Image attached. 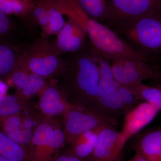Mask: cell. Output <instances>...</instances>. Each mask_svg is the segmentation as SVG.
Here are the masks:
<instances>
[{"label": "cell", "instance_id": "3957f363", "mask_svg": "<svg viewBox=\"0 0 161 161\" xmlns=\"http://www.w3.org/2000/svg\"><path fill=\"white\" fill-rule=\"evenodd\" d=\"M112 30L149 62L155 58L161 59V11Z\"/></svg>", "mask_w": 161, "mask_h": 161}, {"label": "cell", "instance_id": "603a6c76", "mask_svg": "<svg viewBox=\"0 0 161 161\" xmlns=\"http://www.w3.org/2000/svg\"><path fill=\"white\" fill-rule=\"evenodd\" d=\"M65 23L63 15L50 0L48 23L47 25L41 30V37L47 39L52 35H57L63 28Z\"/></svg>", "mask_w": 161, "mask_h": 161}, {"label": "cell", "instance_id": "9a60e30c", "mask_svg": "<svg viewBox=\"0 0 161 161\" xmlns=\"http://www.w3.org/2000/svg\"><path fill=\"white\" fill-rule=\"evenodd\" d=\"M136 152L148 161H160L161 155V129L148 132L139 141Z\"/></svg>", "mask_w": 161, "mask_h": 161}, {"label": "cell", "instance_id": "6da1fadb", "mask_svg": "<svg viewBox=\"0 0 161 161\" xmlns=\"http://www.w3.org/2000/svg\"><path fill=\"white\" fill-rule=\"evenodd\" d=\"M58 10L75 21L86 32L91 47L112 62L121 58L147 60L130 48L109 27L92 19L84 10L78 0H51Z\"/></svg>", "mask_w": 161, "mask_h": 161}, {"label": "cell", "instance_id": "e0dca14e", "mask_svg": "<svg viewBox=\"0 0 161 161\" xmlns=\"http://www.w3.org/2000/svg\"><path fill=\"white\" fill-rule=\"evenodd\" d=\"M0 155L9 161H30L26 148L0 132Z\"/></svg>", "mask_w": 161, "mask_h": 161}, {"label": "cell", "instance_id": "8fae6325", "mask_svg": "<svg viewBox=\"0 0 161 161\" xmlns=\"http://www.w3.org/2000/svg\"><path fill=\"white\" fill-rule=\"evenodd\" d=\"M39 110L43 118L53 119L64 114L73 103L67 100L64 94L53 83H47L40 93Z\"/></svg>", "mask_w": 161, "mask_h": 161}, {"label": "cell", "instance_id": "52a82bcc", "mask_svg": "<svg viewBox=\"0 0 161 161\" xmlns=\"http://www.w3.org/2000/svg\"><path fill=\"white\" fill-rule=\"evenodd\" d=\"M105 25L112 29L161 11V0H108Z\"/></svg>", "mask_w": 161, "mask_h": 161}, {"label": "cell", "instance_id": "277c9868", "mask_svg": "<svg viewBox=\"0 0 161 161\" xmlns=\"http://www.w3.org/2000/svg\"><path fill=\"white\" fill-rule=\"evenodd\" d=\"M47 39L41 37L24 46L17 68L45 79L61 77L65 69V60Z\"/></svg>", "mask_w": 161, "mask_h": 161}, {"label": "cell", "instance_id": "2e32d148", "mask_svg": "<svg viewBox=\"0 0 161 161\" xmlns=\"http://www.w3.org/2000/svg\"><path fill=\"white\" fill-rule=\"evenodd\" d=\"M102 128L84 133L73 143L70 150L77 156L89 161L97 143L98 135Z\"/></svg>", "mask_w": 161, "mask_h": 161}, {"label": "cell", "instance_id": "d6986e66", "mask_svg": "<svg viewBox=\"0 0 161 161\" xmlns=\"http://www.w3.org/2000/svg\"><path fill=\"white\" fill-rule=\"evenodd\" d=\"M30 112L28 100L19 95H3L0 99V117Z\"/></svg>", "mask_w": 161, "mask_h": 161}, {"label": "cell", "instance_id": "8992f818", "mask_svg": "<svg viewBox=\"0 0 161 161\" xmlns=\"http://www.w3.org/2000/svg\"><path fill=\"white\" fill-rule=\"evenodd\" d=\"M62 116L65 140L70 146L85 132L116 124L114 119L96 110L75 103H73Z\"/></svg>", "mask_w": 161, "mask_h": 161}, {"label": "cell", "instance_id": "44dd1931", "mask_svg": "<svg viewBox=\"0 0 161 161\" xmlns=\"http://www.w3.org/2000/svg\"><path fill=\"white\" fill-rule=\"evenodd\" d=\"M23 48L22 47L15 49L6 45H0V77L16 69Z\"/></svg>", "mask_w": 161, "mask_h": 161}, {"label": "cell", "instance_id": "ac0fdd59", "mask_svg": "<svg viewBox=\"0 0 161 161\" xmlns=\"http://www.w3.org/2000/svg\"><path fill=\"white\" fill-rule=\"evenodd\" d=\"M50 0H38L36 6L24 19V25L29 32L40 26L41 30L47 25Z\"/></svg>", "mask_w": 161, "mask_h": 161}, {"label": "cell", "instance_id": "ba28073f", "mask_svg": "<svg viewBox=\"0 0 161 161\" xmlns=\"http://www.w3.org/2000/svg\"><path fill=\"white\" fill-rule=\"evenodd\" d=\"M111 66L115 80L124 86H132L144 80H160L161 71L146 60L121 58L112 61Z\"/></svg>", "mask_w": 161, "mask_h": 161}, {"label": "cell", "instance_id": "7c38bea8", "mask_svg": "<svg viewBox=\"0 0 161 161\" xmlns=\"http://www.w3.org/2000/svg\"><path fill=\"white\" fill-rule=\"evenodd\" d=\"M3 132L12 140L27 150L33 132V118L30 113L3 117Z\"/></svg>", "mask_w": 161, "mask_h": 161}, {"label": "cell", "instance_id": "f1b7e54d", "mask_svg": "<svg viewBox=\"0 0 161 161\" xmlns=\"http://www.w3.org/2000/svg\"><path fill=\"white\" fill-rule=\"evenodd\" d=\"M122 153H121L120 155L115 160L113 161H123L122 158Z\"/></svg>", "mask_w": 161, "mask_h": 161}, {"label": "cell", "instance_id": "484cf974", "mask_svg": "<svg viewBox=\"0 0 161 161\" xmlns=\"http://www.w3.org/2000/svg\"><path fill=\"white\" fill-rule=\"evenodd\" d=\"M10 28V22L7 15L0 10V35L7 32Z\"/></svg>", "mask_w": 161, "mask_h": 161}, {"label": "cell", "instance_id": "30bf717a", "mask_svg": "<svg viewBox=\"0 0 161 161\" xmlns=\"http://www.w3.org/2000/svg\"><path fill=\"white\" fill-rule=\"evenodd\" d=\"M56 36L57 38L52 44L60 55L83 50L87 36L85 31L69 18H68L63 28Z\"/></svg>", "mask_w": 161, "mask_h": 161}, {"label": "cell", "instance_id": "d4e9b609", "mask_svg": "<svg viewBox=\"0 0 161 161\" xmlns=\"http://www.w3.org/2000/svg\"><path fill=\"white\" fill-rule=\"evenodd\" d=\"M52 161H88L85 159L80 158L74 154L70 151L59 153L57 157Z\"/></svg>", "mask_w": 161, "mask_h": 161}, {"label": "cell", "instance_id": "83f0119b", "mask_svg": "<svg viewBox=\"0 0 161 161\" xmlns=\"http://www.w3.org/2000/svg\"><path fill=\"white\" fill-rule=\"evenodd\" d=\"M8 90V86L6 83L0 80V95H5Z\"/></svg>", "mask_w": 161, "mask_h": 161}, {"label": "cell", "instance_id": "5bb4252c", "mask_svg": "<svg viewBox=\"0 0 161 161\" xmlns=\"http://www.w3.org/2000/svg\"><path fill=\"white\" fill-rule=\"evenodd\" d=\"M11 79L18 90L17 95L27 100L39 94L47 84L43 77L20 68L13 72Z\"/></svg>", "mask_w": 161, "mask_h": 161}, {"label": "cell", "instance_id": "cb8c5ba5", "mask_svg": "<svg viewBox=\"0 0 161 161\" xmlns=\"http://www.w3.org/2000/svg\"><path fill=\"white\" fill-rule=\"evenodd\" d=\"M38 0H9L12 14L25 19L36 6Z\"/></svg>", "mask_w": 161, "mask_h": 161}, {"label": "cell", "instance_id": "7402d4cb", "mask_svg": "<svg viewBox=\"0 0 161 161\" xmlns=\"http://www.w3.org/2000/svg\"><path fill=\"white\" fill-rule=\"evenodd\" d=\"M80 6L92 19L104 24L108 12V0H78Z\"/></svg>", "mask_w": 161, "mask_h": 161}, {"label": "cell", "instance_id": "4dcf8cb0", "mask_svg": "<svg viewBox=\"0 0 161 161\" xmlns=\"http://www.w3.org/2000/svg\"><path fill=\"white\" fill-rule=\"evenodd\" d=\"M160 161H161V157H160Z\"/></svg>", "mask_w": 161, "mask_h": 161}, {"label": "cell", "instance_id": "ffe728a7", "mask_svg": "<svg viewBox=\"0 0 161 161\" xmlns=\"http://www.w3.org/2000/svg\"><path fill=\"white\" fill-rule=\"evenodd\" d=\"M127 87L137 100L151 104L161 111V86L159 84L152 86L142 83Z\"/></svg>", "mask_w": 161, "mask_h": 161}, {"label": "cell", "instance_id": "4316f807", "mask_svg": "<svg viewBox=\"0 0 161 161\" xmlns=\"http://www.w3.org/2000/svg\"><path fill=\"white\" fill-rule=\"evenodd\" d=\"M129 161H148L147 159L138 152H136L135 155Z\"/></svg>", "mask_w": 161, "mask_h": 161}, {"label": "cell", "instance_id": "9c48e42d", "mask_svg": "<svg viewBox=\"0 0 161 161\" xmlns=\"http://www.w3.org/2000/svg\"><path fill=\"white\" fill-rule=\"evenodd\" d=\"M113 126H106L102 128L89 161H113L121 153L127 140Z\"/></svg>", "mask_w": 161, "mask_h": 161}, {"label": "cell", "instance_id": "4fadbf2b", "mask_svg": "<svg viewBox=\"0 0 161 161\" xmlns=\"http://www.w3.org/2000/svg\"><path fill=\"white\" fill-rule=\"evenodd\" d=\"M160 111L146 102L139 103L125 115L123 126L119 132L128 141L150 124Z\"/></svg>", "mask_w": 161, "mask_h": 161}, {"label": "cell", "instance_id": "5b68a950", "mask_svg": "<svg viewBox=\"0 0 161 161\" xmlns=\"http://www.w3.org/2000/svg\"><path fill=\"white\" fill-rule=\"evenodd\" d=\"M66 142L63 128L57 121L43 118L34 128L27 153L30 161H52Z\"/></svg>", "mask_w": 161, "mask_h": 161}, {"label": "cell", "instance_id": "1f68e13d", "mask_svg": "<svg viewBox=\"0 0 161 161\" xmlns=\"http://www.w3.org/2000/svg\"><path fill=\"white\" fill-rule=\"evenodd\" d=\"M159 85H160V86H161V84H159Z\"/></svg>", "mask_w": 161, "mask_h": 161}, {"label": "cell", "instance_id": "f546056e", "mask_svg": "<svg viewBox=\"0 0 161 161\" xmlns=\"http://www.w3.org/2000/svg\"><path fill=\"white\" fill-rule=\"evenodd\" d=\"M0 161H9L7 160L5 158L3 157L2 156L0 155Z\"/></svg>", "mask_w": 161, "mask_h": 161}, {"label": "cell", "instance_id": "7a4b0ae2", "mask_svg": "<svg viewBox=\"0 0 161 161\" xmlns=\"http://www.w3.org/2000/svg\"><path fill=\"white\" fill-rule=\"evenodd\" d=\"M72 53L65 60V69L61 76L63 90L75 100H79L77 104L98 111L96 103L98 67L89 52L82 50Z\"/></svg>", "mask_w": 161, "mask_h": 161}]
</instances>
